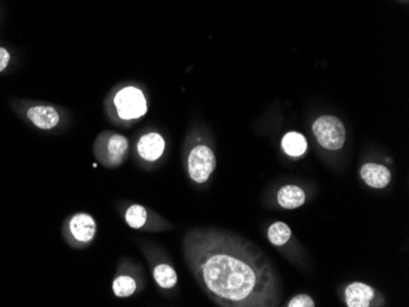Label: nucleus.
Returning a JSON list of instances; mask_svg holds the SVG:
<instances>
[{
	"mask_svg": "<svg viewBox=\"0 0 409 307\" xmlns=\"http://www.w3.org/2000/svg\"><path fill=\"white\" fill-rule=\"evenodd\" d=\"M137 149L142 160L146 162H156L165 154V138L157 132H150L139 140Z\"/></svg>",
	"mask_w": 409,
	"mask_h": 307,
	"instance_id": "8",
	"label": "nucleus"
},
{
	"mask_svg": "<svg viewBox=\"0 0 409 307\" xmlns=\"http://www.w3.org/2000/svg\"><path fill=\"white\" fill-rule=\"evenodd\" d=\"M129 151L128 138L119 134H114L106 138L102 146L96 149L97 157L106 167L114 168L123 163Z\"/></svg>",
	"mask_w": 409,
	"mask_h": 307,
	"instance_id": "6",
	"label": "nucleus"
},
{
	"mask_svg": "<svg viewBox=\"0 0 409 307\" xmlns=\"http://www.w3.org/2000/svg\"><path fill=\"white\" fill-rule=\"evenodd\" d=\"M217 160L213 151L206 145L194 146L188 154L187 167L190 179L195 184H204L216 169Z\"/></svg>",
	"mask_w": 409,
	"mask_h": 307,
	"instance_id": "3",
	"label": "nucleus"
},
{
	"mask_svg": "<svg viewBox=\"0 0 409 307\" xmlns=\"http://www.w3.org/2000/svg\"><path fill=\"white\" fill-rule=\"evenodd\" d=\"M268 238L274 246H283L292 238L290 228L283 222L273 223L268 230Z\"/></svg>",
	"mask_w": 409,
	"mask_h": 307,
	"instance_id": "15",
	"label": "nucleus"
},
{
	"mask_svg": "<svg viewBox=\"0 0 409 307\" xmlns=\"http://www.w3.org/2000/svg\"><path fill=\"white\" fill-rule=\"evenodd\" d=\"M307 195L296 185H285L277 193V202L284 210H296L305 204Z\"/></svg>",
	"mask_w": 409,
	"mask_h": 307,
	"instance_id": "11",
	"label": "nucleus"
},
{
	"mask_svg": "<svg viewBox=\"0 0 409 307\" xmlns=\"http://www.w3.org/2000/svg\"><path fill=\"white\" fill-rule=\"evenodd\" d=\"M377 291L370 285L354 282L344 289V302L348 307L377 306Z\"/></svg>",
	"mask_w": 409,
	"mask_h": 307,
	"instance_id": "7",
	"label": "nucleus"
},
{
	"mask_svg": "<svg viewBox=\"0 0 409 307\" xmlns=\"http://www.w3.org/2000/svg\"><path fill=\"white\" fill-rule=\"evenodd\" d=\"M281 145L284 154L294 158L301 157L307 149V138L296 131H290L288 134H285Z\"/></svg>",
	"mask_w": 409,
	"mask_h": 307,
	"instance_id": "12",
	"label": "nucleus"
},
{
	"mask_svg": "<svg viewBox=\"0 0 409 307\" xmlns=\"http://www.w3.org/2000/svg\"><path fill=\"white\" fill-rule=\"evenodd\" d=\"M360 177L370 188H384L391 182L393 174L385 165L365 163L360 168Z\"/></svg>",
	"mask_w": 409,
	"mask_h": 307,
	"instance_id": "9",
	"label": "nucleus"
},
{
	"mask_svg": "<svg viewBox=\"0 0 409 307\" xmlns=\"http://www.w3.org/2000/svg\"><path fill=\"white\" fill-rule=\"evenodd\" d=\"M9 62H10L9 51L4 48H0V71H3L8 66Z\"/></svg>",
	"mask_w": 409,
	"mask_h": 307,
	"instance_id": "18",
	"label": "nucleus"
},
{
	"mask_svg": "<svg viewBox=\"0 0 409 307\" xmlns=\"http://www.w3.org/2000/svg\"><path fill=\"white\" fill-rule=\"evenodd\" d=\"M29 119L42 130H51L59 124L60 115L57 109L49 106H36L27 112Z\"/></svg>",
	"mask_w": 409,
	"mask_h": 307,
	"instance_id": "10",
	"label": "nucleus"
},
{
	"mask_svg": "<svg viewBox=\"0 0 409 307\" xmlns=\"http://www.w3.org/2000/svg\"><path fill=\"white\" fill-rule=\"evenodd\" d=\"M183 254L195 280L218 306H279V273L249 240L215 229H194L183 239Z\"/></svg>",
	"mask_w": 409,
	"mask_h": 307,
	"instance_id": "1",
	"label": "nucleus"
},
{
	"mask_svg": "<svg viewBox=\"0 0 409 307\" xmlns=\"http://www.w3.org/2000/svg\"><path fill=\"white\" fill-rule=\"evenodd\" d=\"M114 106L120 119L134 120L143 116L148 112V101L141 90L137 87H126L114 97Z\"/></svg>",
	"mask_w": 409,
	"mask_h": 307,
	"instance_id": "4",
	"label": "nucleus"
},
{
	"mask_svg": "<svg viewBox=\"0 0 409 307\" xmlns=\"http://www.w3.org/2000/svg\"><path fill=\"white\" fill-rule=\"evenodd\" d=\"M112 288H113L114 295L117 297H129L137 291V280L130 275L121 274L114 278Z\"/></svg>",
	"mask_w": 409,
	"mask_h": 307,
	"instance_id": "16",
	"label": "nucleus"
},
{
	"mask_svg": "<svg viewBox=\"0 0 409 307\" xmlns=\"http://www.w3.org/2000/svg\"><path fill=\"white\" fill-rule=\"evenodd\" d=\"M124 219L131 229H141L148 223V210L141 205H131L126 210Z\"/></svg>",
	"mask_w": 409,
	"mask_h": 307,
	"instance_id": "14",
	"label": "nucleus"
},
{
	"mask_svg": "<svg viewBox=\"0 0 409 307\" xmlns=\"http://www.w3.org/2000/svg\"><path fill=\"white\" fill-rule=\"evenodd\" d=\"M154 279L156 284L162 289H172L178 283V274L176 269L168 263H159L154 268Z\"/></svg>",
	"mask_w": 409,
	"mask_h": 307,
	"instance_id": "13",
	"label": "nucleus"
},
{
	"mask_svg": "<svg viewBox=\"0 0 409 307\" xmlns=\"http://www.w3.org/2000/svg\"><path fill=\"white\" fill-rule=\"evenodd\" d=\"M68 233L70 244L74 245L75 247L86 246L96 236V221L89 213H76L69 219Z\"/></svg>",
	"mask_w": 409,
	"mask_h": 307,
	"instance_id": "5",
	"label": "nucleus"
},
{
	"mask_svg": "<svg viewBox=\"0 0 409 307\" xmlns=\"http://www.w3.org/2000/svg\"><path fill=\"white\" fill-rule=\"evenodd\" d=\"M313 132L318 145L325 149L338 151L346 143V127L334 115H323L315 120Z\"/></svg>",
	"mask_w": 409,
	"mask_h": 307,
	"instance_id": "2",
	"label": "nucleus"
},
{
	"mask_svg": "<svg viewBox=\"0 0 409 307\" xmlns=\"http://www.w3.org/2000/svg\"><path fill=\"white\" fill-rule=\"evenodd\" d=\"M288 307H314L315 306V302L313 297L307 294H298L294 296L288 304Z\"/></svg>",
	"mask_w": 409,
	"mask_h": 307,
	"instance_id": "17",
	"label": "nucleus"
}]
</instances>
